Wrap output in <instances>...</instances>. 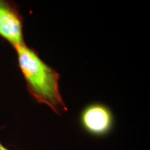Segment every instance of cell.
<instances>
[{
	"instance_id": "obj_3",
	"label": "cell",
	"mask_w": 150,
	"mask_h": 150,
	"mask_svg": "<svg viewBox=\"0 0 150 150\" xmlns=\"http://www.w3.org/2000/svg\"><path fill=\"white\" fill-rule=\"evenodd\" d=\"M81 124L84 130L91 135L104 136L109 134L113 127V116L104 105L91 104L82 111Z\"/></svg>"
},
{
	"instance_id": "obj_1",
	"label": "cell",
	"mask_w": 150,
	"mask_h": 150,
	"mask_svg": "<svg viewBox=\"0 0 150 150\" xmlns=\"http://www.w3.org/2000/svg\"><path fill=\"white\" fill-rule=\"evenodd\" d=\"M27 88L39 104H45L58 115L67 110L59 91L60 75L40 59L37 52L27 45L15 49Z\"/></svg>"
},
{
	"instance_id": "obj_2",
	"label": "cell",
	"mask_w": 150,
	"mask_h": 150,
	"mask_svg": "<svg viewBox=\"0 0 150 150\" xmlns=\"http://www.w3.org/2000/svg\"><path fill=\"white\" fill-rule=\"evenodd\" d=\"M0 36L14 49L26 44L23 34V18L13 2L0 0Z\"/></svg>"
},
{
	"instance_id": "obj_4",
	"label": "cell",
	"mask_w": 150,
	"mask_h": 150,
	"mask_svg": "<svg viewBox=\"0 0 150 150\" xmlns=\"http://www.w3.org/2000/svg\"><path fill=\"white\" fill-rule=\"evenodd\" d=\"M0 150H8V149H7L6 147H5L0 142Z\"/></svg>"
}]
</instances>
